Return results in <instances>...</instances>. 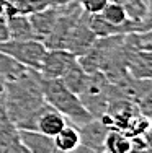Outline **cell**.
<instances>
[{
  "mask_svg": "<svg viewBox=\"0 0 152 153\" xmlns=\"http://www.w3.org/2000/svg\"><path fill=\"white\" fill-rule=\"evenodd\" d=\"M5 21L10 39H36L28 15L15 13V15L5 16Z\"/></svg>",
  "mask_w": 152,
  "mask_h": 153,
  "instance_id": "obj_11",
  "label": "cell"
},
{
  "mask_svg": "<svg viewBox=\"0 0 152 153\" xmlns=\"http://www.w3.org/2000/svg\"><path fill=\"white\" fill-rule=\"evenodd\" d=\"M108 23L111 25H118V26H124V25H131L134 21H131L126 15V10L123 8V5H119L115 0H108L106 7L103 8V12L100 13Z\"/></svg>",
  "mask_w": 152,
  "mask_h": 153,
  "instance_id": "obj_16",
  "label": "cell"
},
{
  "mask_svg": "<svg viewBox=\"0 0 152 153\" xmlns=\"http://www.w3.org/2000/svg\"><path fill=\"white\" fill-rule=\"evenodd\" d=\"M133 137L124 130L110 129L103 143V153H129Z\"/></svg>",
  "mask_w": 152,
  "mask_h": 153,
  "instance_id": "obj_13",
  "label": "cell"
},
{
  "mask_svg": "<svg viewBox=\"0 0 152 153\" xmlns=\"http://www.w3.org/2000/svg\"><path fill=\"white\" fill-rule=\"evenodd\" d=\"M0 51L20 65L38 72L48 49L39 39H7L0 42Z\"/></svg>",
  "mask_w": 152,
  "mask_h": 153,
  "instance_id": "obj_3",
  "label": "cell"
},
{
  "mask_svg": "<svg viewBox=\"0 0 152 153\" xmlns=\"http://www.w3.org/2000/svg\"><path fill=\"white\" fill-rule=\"evenodd\" d=\"M79 132H80V142L87 147L93 148L98 153H103V143L105 138H106L108 132H110V127L106 126L101 119L93 117L92 121L77 126Z\"/></svg>",
  "mask_w": 152,
  "mask_h": 153,
  "instance_id": "obj_6",
  "label": "cell"
},
{
  "mask_svg": "<svg viewBox=\"0 0 152 153\" xmlns=\"http://www.w3.org/2000/svg\"><path fill=\"white\" fill-rule=\"evenodd\" d=\"M18 138L28 148L30 153H56L54 138L41 134L39 130L20 129L18 130Z\"/></svg>",
  "mask_w": 152,
  "mask_h": 153,
  "instance_id": "obj_9",
  "label": "cell"
},
{
  "mask_svg": "<svg viewBox=\"0 0 152 153\" xmlns=\"http://www.w3.org/2000/svg\"><path fill=\"white\" fill-rule=\"evenodd\" d=\"M0 78H2V76H0Z\"/></svg>",
  "mask_w": 152,
  "mask_h": 153,
  "instance_id": "obj_25",
  "label": "cell"
},
{
  "mask_svg": "<svg viewBox=\"0 0 152 153\" xmlns=\"http://www.w3.org/2000/svg\"><path fill=\"white\" fill-rule=\"evenodd\" d=\"M77 2L85 13H88V15H98L106 7L108 0H77Z\"/></svg>",
  "mask_w": 152,
  "mask_h": 153,
  "instance_id": "obj_19",
  "label": "cell"
},
{
  "mask_svg": "<svg viewBox=\"0 0 152 153\" xmlns=\"http://www.w3.org/2000/svg\"><path fill=\"white\" fill-rule=\"evenodd\" d=\"M75 62L77 57L67 49H48L38 72L43 78H61Z\"/></svg>",
  "mask_w": 152,
  "mask_h": 153,
  "instance_id": "obj_4",
  "label": "cell"
},
{
  "mask_svg": "<svg viewBox=\"0 0 152 153\" xmlns=\"http://www.w3.org/2000/svg\"><path fill=\"white\" fill-rule=\"evenodd\" d=\"M67 124V119L61 114L59 111H56L52 106H49L48 103L44 104V108L41 109L36 121V130H39L41 134L49 137H54L56 134H59L64 129V126Z\"/></svg>",
  "mask_w": 152,
  "mask_h": 153,
  "instance_id": "obj_8",
  "label": "cell"
},
{
  "mask_svg": "<svg viewBox=\"0 0 152 153\" xmlns=\"http://www.w3.org/2000/svg\"><path fill=\"white\" fill-rule=\"evenodd\" d=\"M126 68L136 78H152V51L141 49L126 57Z\"/></svg>",
  "mask_w": 152,
  "mask_h": 153,
  "instance_id": "obj_10",
  "label": "cell"
},
{
  "mask_svg": "<svg viewBox=\"0 0 152 153\" xmlns=\"http://www.w3.org/2000/svg\"><path fill=\"white\" fill-rule=\"evenodd\" d=\"M59 13H61V7L49 5V7H46V8L39 10V12H34V13H31V15H28L36 39L43 41V39L49 34L51 30L54 28V25H56Z\"/></svg>",
  "mask_w": 152,
  "mask_h": 153,
  "instance_id": "obj_7",
  "label": "cell"
},
{
  "mask_svg": "<svg viewBox=\"0 0 152 153\" xmlns=\"http://www.w3.org/2000/svg\"><path fill=\"white\" fill-rule=\"evenodd\" d=\"M61 80L70 91H74L75 94H80L85 90L87 82H88V72H85L84 67L77 60L66 74L61 76Z\"/></svg>",
  "mask_w": 152,
  "mask_h": 153,
  "instance_id": "obj_14",
  "label": "cell"
},
{
  "mask_svg": "<svg viewBox=\"0 0 152 153\" xmlns=\"http://www.w3.org/2000/svg\"><path fill=\"white\" fill-rule=\"evenodd\" d=\"M54 138V147L57 152H69L72 148H75L77 145H80V132H79L77 126L74 124H66L64 129L59 134L52 137Z\"/></svg>",
  "mask_w": 152,
  "mask_h": 153,
  "instance_id": "obj_15",
  "label": "cell"
},
{
  "mask_svg": "<svg viewBox=\"0 0 152 153\" xmlns=\"http://www.w3.org/2000/svg\"><path fill=\"white\" fill-rule=\"evenodd\" d=\"M115 2L123 5L128 18L131 21H134L137 25V30H139V25H141L144 15H146V10H147V0H115Z\"/></svg>",
  "mask_w": 152,
  "mask_h": 153,
  "instance_id": "obj_17",
  "label": "cell"
},
{
  "mask_svg": "<svg viewBox=\"0 0 152 153\" xmlns=\"http://www.w3.org/2000/svg\"><path fill=\"white\" fill-rule=\"evenodd\" d=\"M70 2H75V0H49L51 5H56V7H62V5H67Z\"/></svg>",
  "mask_w": 152,
  "mask_h": 153,
  "instance_id": "obj_24",
  "label": "cell"
},
{
  "mask_svg": "<svg viewBox=\"0 0 152 153\" xmlns=\"http://www.w3.org/2000/svg\"><path fill=\"white\" fill-rule=\"evenodd\" d=\"M41 88L44 101L56 111H59L67 119L69 124L82 126L93 119V116L88 112L79 94L70 91L61 78H43L41 76Z\"/></svg>",
  "mask_w": 152,
  "mask_h": 153,
  "instance_id": "obj_2",
  "label": "cell"
},
{
  "mask_svg": "<svg viewBox=\"0 0 152 153\" xmlns=\"http://www.w3.org/2000/svg\"><path fill=\"white\" fill-rule=\"evenodd\" d=\"M49 5V0H7L5 8H3V16H10L15 13L31 15V13L39 12Z\"/></svg>",
  "mask_w": 152,
  "mask_h": 153,
  "instance_id": "obj_12",
  "label": "cell"
},
{
  "mask_svg": "<svg viewBox=\"0 0 152 153\" xmlns=\"http://www.w3.org/2000/svg\"><path fill=\"white\" fill-rule=\"evenodd\" d=\"M7 39H10L8 30H7V21H5V16L0 15V42L7 41Z\"/></svg>",
  "mask_w": 152,
  "mask_h": 153,
  "instance_id": "obj_23",
  "label": "cell"
},
{
  "mask_svg": "<svg viewBox=\"0 0 152 153\" xmlns=\"http://www.w3.org/2000/svg\"><path fill=\"white\" fill-rule=\"evenodd\" d=\"M56 153H98L97 150H93V148H90V147H87V145L84 143H80V145H77L75 148H72V150H69V152H57Z\"/></svg>",
  "mask_w": 152,
  "mask_h": 153,
  "instance_id": "obj_22",
  "label": "cell"
},
{
  "mask_svg": "<svg viewBox=\"0 0 152 153\" xmlns=\"http://www.w3.org/2000/svg\"><path fill=\"white\" fill-rule=\"evenodd\" d=\"M44 104L39 72L28 68L16 78L3 82V109L18 130H36V121Z\"/></svg>",
  "mask_w": 152,
  "mask_h": 153,
  "instance_id": "obj_1",
  "label": "cell"
},
{
  "mask_svg": "<svg viewBox=\"0 0 152 153\" xmlns=\"http://www.w3.org/2000/svg\"><path fill=\"white\" fill-rule=\"evenodd\" d=\"M97 39H98L97 34L90 30L88 23H87L85 12H82V16L79 18L77 25L74 26V30H72L70 36H69V39H67L66 49L69 52L74 54L75 57H80L92 49V46L95 44Z\"/></svg>",
  "mask_w": 152,
  "mask_h": 153,
  "instance_id": "obj_5",
  "label": "cell"
},
{
  "mask_svg": "<svg viewBox=\"0 0 152 153\" xmlns=\"http://www.w3.org/2000/svg\"><path fill=\"white\" fill-rule=\"evenodd\" d=\"M146 31H152V0H147V10L144 15L142 21L139 25L137 33H146Z\"/></svg>",
  "mask_w": 152,
  "mask_h": 153,
  "instance_id": "obj_20",
  "label": "cell"
},
{
  "mask_svg": "<svg viewBox=\"0 0 152 153\" xmlns=\"http://www.w3.org/2000/svg\"><path fill=\"white\" fill-rule=\"evenodd\" d=\"M3 153H30V152H28V148L20 142V138H16V140L13 142V143L10 145V147L7 148Z\"/></svg>",
  "mask_w": 152,
  "mask_h": 153,
  "instance_id": "obj_21",
  "label": "cell"
},
{
  "mask_svg": "<svg viewBox=\"0 0 152 153\" xmlns=\"http://www.w3.org/2000/svg\"><path fill=\"white\" fill-rule=\"evenodd\" d=\"M28 68L20 65L18 62H15L12 57H8L5 52L0 51V76L3 80H12L16 78L18 75H21L23 72H26Z\"/></svg>",
  "mask_w": 152,
  "mask_h": 153,
  "instance_id": "obj_18",
  "label": "cell"
}]
</instances>
